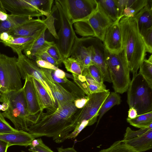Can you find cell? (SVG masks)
Masks as SVG:
<instances>
[{
    "instance_id": "obj_46",
    "label": "cell",
    "mask_w": 152,
    "mask_h": 152,
    "mask_svg": "<svg viewBox=\"0 0 152 152\" xmlns=\"http://www.w3.org/2000/svg\"><path fill=\"white\" fill-rule=\"evenodd\" d=\"M138 115L136 110L133 107L129 108L128 111V118L132 119L136 118Z\"/></svg>"
},
{
    "instance_id": "obj_34",
    "label": "cell",
    "mask_w": 152,
    "mask_h": 152,
    "mask_svg": "<svg viewBox=\"0 0 152 152\" xmlns=\"http://www.w3.org/2000/svg\"><path fill=\"white\" fill-rule=\"evenodd\" d=\"M145 44L147 52L152 53V28L146 30L140 34Z\"/></svg>"
},
{
    "instance_id": "obj_47",
    "label": "cell",
    "mask_w": 152,
    "mask_h": 152,
    "mask_svg": "<svg viewBox=\"0 0 152 152\" xmlns=\"http://www.w3.org/2000/svg\"><path fill=\"white\" fill-rule=\"evenodd\" d=\"M9 147V145L7 142L0 139V152H7Z\"/></svg>"
},
{
    "instance_id": "obj_40",
    "label": "cell",
    "mask_w": 152,
    "mask_h": 152,
    "mask_svg": "<svg viewBox=\"0 0 152 152\" xmlns=\"http://www.w3.org/2000/svg\"><path fill=\"white\" fill-rule=\"evenodd\" d=\"M37 65L40 68L56 70L58 68L51 63L41 59H36L35 61Z\"/></svg>"
},
{
    "instance_id": "obj_51",
    "label": "cell",
    "mask_w": 152,
    "mask_h": 152,
    "mask_svg": "<svg viewBox=\"0 0 152 152\" xmlns=\"http://www.w3.org/2000/svg\"><path fill=\"white\" fill-rule=\"evenodd\" d=\"M21 152H26L23 151H22Z\"/></svg>"
},
{
    "instance_id": "obj_10",
    "label": "cell",
    "mask_w": 152,
    "mask_h": 152,
    "mask_svg": "<svg viewBox=\"0 0 152 152\" xmlns=\"http://www.w3.org/2000/svg\"><path fill=\"white\" fill-rule=\"evenodd\" d=\"M110 93L108 89L106 91L88 95V99L85 105L82 108L78 109L75 114L74 121L76 126L83 121H89L88 126L96 122L99 111Z\"/></svg>"
},
{
    "instance_id": "obj_45",
    "label": "cell",
    "mask_w": 152,
    "mask_h": 152,
    "mask_svg": "<svg viewBox=\"0 0 152 152\" xmlns=\"http://www.w3.org/2000/svg\"><path fill=\"white\" fill-rule=\"evenodd\" d=\"M54 74L57 77L63 79L66 77V73L59 68L54 70Z\"/></svg>"
},
{
    "instance_id": "obj_7",
    "label": "cell",
    "mask_w": 152,
    "mask_h": 152,
    "mask_svg": "<svg viewBox=\"0 0 152 152\" xmlns=\"http://www.w3.org/2000/svg\"><path fill=\"white\" fill-rule=\"evenodd\" d=\"M113 22L98 6L88 19L76 22L73 25L75 33L82 37H94L103 42L106 31Z\"/></svg>"
},
{
    "instance_id": "obj_2",
    "label": "cell",
    "mask_w": 152,
    "mask_h": 152,
    "mask_svg": "<svg viewBox=\"0 0 152 152\" xmlns=\"http://www.w3.org/2000/svg\"><path fill=\"white\" fill-rule=\"evenodd\" d=\"M119 24L129 71L133 75L137 73L141 64L145 58L147 50L134 18L123 16Z\"/></svg>"
},
{
    "instance_id": "obj_23",
    "label": "cell",
    "mask_w": 152,
    "mask_h": 152,
    "mask_svg": "<svg viewBox=\"0 0 152 152\" xmlns=\"http://www.w3.org/2000/svg\"><path fill=\"white\" fill-rule=\"evenodd\" d=\"M32 80L40 111H43L44 110L49 107L57 106L42 85L38 81L32 77Z\"/></svg>"
},
{
    "instance_id": "obj_16",
    "label": "cell",
    "mask_w": 152,
    "mask_h": 152,
    "mask_svg": "<svg viewBox=\"0 0 152 152\" xmlns=\"http://www.w3.org/2000/svg\"><path fill=\"white\" fill-rule=\"evenodd\" d=\"M43 75L53 95L57 107H61L67 103L74 102L79 98L67 90L60 84Z\"/></svg>"
},
{
    "instance_id": "obj_20",
    "label": "cell",
    "mask_w": 152,
    "mask_h": 152,
    "mask_svg": "<svg viewBox=\"0 0 152 152\" xmlns=\"http://www.w3.org/2000/svg\"><path fill=\"white\" fill-rule=\"evenodd\" d=\"M45 31L23 51L24 54L29 59L35 61L55 42L45 40Z\"/></svg>"
},
{
    "instance_id": "obj_19",
    "label": "cell",
    "mask_w": 152,
    "mask_h": 152,
    "mask_svg": "<svg viewBox=\"0 0 152 152\" xmlns=\"http://www.w3.org/2000/svg\"><path fill=\"white\" fill-rule=\"evenodd\" d=\"M34 139L28 132L21 130L0 134V139L7 142L9 147L19 145L26 147L30 145Z\"/></svg>"
},
{
    "instance_id": "obj_21",
    "label": "cell",
    "mask_w": 152,
    "mask_h": 152,
    "mask_svg": "<svg viewBox=\"0 0 152 152\" xmlns=\"http://www.w3.org/2000/svg\"><path fill=\"white\" fill-rule=\"evenodd\" d=\"M47 29H43L31 36L13 37L9 42L3 44L5 46L11 48L12 51L18 55L22 53L23 51L38 38Z\"/></svg>"
},
{
    "instance_id": "obj_17",
    "label": "cell",
    "mask_w": 152,
    "mask_h": 152,
    "mask_svg": "<svg viewBox=\"0 0 152 152\" xmlns=\"http://www.w3.org/2000/svg\"><path fill=\"white\" fill-rule=\"evenodd\" d=\"M93 37H91L89 45H86L85 37L79 38L78 43L71 56L75 58L80 64L83 71L93 65L91 59V42Z\"/></svg>"
},
{
    "instance_id": "obj_52",
    "label": "cell",
    "mask_w": 152,
    "mask_h": 152,
    "mask_svg": "<svg viewBox=\"0 0 152 152\" xmlns=\"http://www.w3.org/2000/svg\"><path fill=\"white\" fill-rule=\"evenodd\" d=\"M38 152V151H35V152Z\"/></svg>"
},
{
    "instance_id": "obj_49",
    "label": "cell",
    "mask_w": 152,
    "mask_h": 152,
    "mask_svg": "<svg viewBox=\"0 0 152 152\" xmlns=\"http://www.w3.org/2000/svg\"><path fill=\"white\" fill-rule=\"evenodd\" d=\"M2 104L3 107L1 111L4 112L8 109L9 107V105L6 102H2Z\"/></svg>"
},
{
    "instance_id": "obj_11",
    "label": "cell",
    "mask_w": 152,
    "mask_h": 152,
    "mask_svg": "<svg viewBox=\"0 0 152 152\" xmlns=\"http://www.w3.org/2000/svg\"><path fill=\"white\" fill-rule=\"evenodd\" d=\"M138 152H144L152 148V124L146 128L132 130L129 127L126 129L123 140Z\"/></svg>"
},
{
    "instance_id": "obj_29",
    "label": "cell",
    "mask_w": 152,
    "mask_h": 152,
    "mask_svg": "<svg viewBox=\"0 0 152 152\" xmlns=\"http://www.w3.org/2000/svg\"><path fill=\"white\" fill-rule=\"evenodd\" d=\"M139 73L152 89V55L149 58L145 59L139 67Z\"/></svg>"
},
{
    "instance_id": "obj_15",
    "label": "cell",
    "mask_w": 152,
    "mask_h": 152,
    "mask_svg": "<svg viewBox=\"0 0 152 152\" xmlns=\"http://www.w3.org/2000/svg\"><path fill=\"white\" fill-rule=\"evenodd\" d=\"M119 20H117L109 27L103 41L104 47L110 52L114 53H118L124 49Z\"/></svg>"
},
{
    "instance_id": "obj_4",
    "label": "cell",
    "mask_w": 152,
    "mask_h": 152,
    "mask_svg": "<svg viewBox=\"0 0 152 152\" xmlns=\"http://www.w3.org/2000/svg\"><path fill=\"white\" fill-rule=\"evenodd\" d=\"M105 59L114 92L127 91L130 81V71L124 49L114 53L104 49Z\"/></svg>"
},
{
    "instance_id": "obj_30",
    "label": "cell",
    "mask_w": 152,
    "mask_h": 152,
    "mask_svg": "<svg viewBox=\"0 0 152 152\" xmlns=\"http://www.w3.org/2000/svg\"><path fill=\"white\" fill-rule=\"evenodd\" d=\"M82 74L85 77L90 94L101 92L108 90L104 84L99 83L93 78L89 74L87 68L83 71Z\"/></svg>"
},
{
    "instance_id": "obj_25",
    "label": "cell",
    "mask_w": 152,
    "mask_h": 152,
    "mask_svg": "<svg viewBox=\"0 0 152 152\" xmlns=\"http://www.w3.org/2000/svg\"><path fill=\"white\" fill-rule=\"evenodd\" d=\"M148 2V0H125L123 16L134 18Z\"/></svg>"
},
{
    "instance_id": "obj_39",
    "label": "cell",
    "mask_w": 152,
    "mask_h": 152,
    "mask_svg": "<svg viewBox=\"0 0 152 152\" xmlns=\"http://www.w3.org/2000/svg\"><path fill=\"white\" fill-rule=\"evenodd\" d=\"M73 77V79L74 83L81 89L86 95L90 94L89 91L88 89L86 81H83L80 80L78 78L77 75L72 74Z\"/></svg>"
},
{
    "instance_id": "obj_12",
    "label": "cell",
    "mask_w": 152,
    "mask_h": 152,
    "mask_svg": "<svg viewBox=\"0 0 152 152\" xmlns=\"http://www.w3.org/2000/svg\"><path fill=\"white\" fill-rule=\"evenodd\" d=\"M18 56L17 64L22 78L25 80L27 77L30 76L37 80L47 90L53 102L56 104L52 93L42 73L41 68L38 66L34 61L29 59L22 53Z\"/></svg>"
},
{
    "instance_id": "obj_28",
    "label": "cell",
    "mask_w": 152,
    "mask_h": 152,
    "mask_svg": "<svg viewBox=\"0 0 152 152\" xmlns=\"http://www.w3.org/2000/svg\"><path fill=\"white\" fill-rule=\"evenodd\" d=\"M126 121L130 125L140 129L148 128L152 124V111L138 115L134 119L127 118Z\"/></svg>"
},
{
    "instance_id": "obj_5",
    "label": "cell",
    "mask_w": 152,
    "mask_h": 152,
    "mask_svg": "<svg viewBox=\"0 0 152 152\" xmlns=\"http://www.w3.org/2000/svg\"><path fill=\"white\" fill-rule=\"evenodd\" d=\"M127 91V102L138 115L152 111V89L139 73L133 75Z\"/></svg>"
},
{
    "instance_id": "obj_8",
    "label": "cell",
    "mask_w": 152,
    "mask_h": 152,
    "mask_svg": "<svg viewBox=\"0 0 152 152\" xmlns=\"http://www.w3.org/2000/svg\"><path fill=\"white\" fill-rule=\"evenodd\" d=\"M17 58L0 53V93L17 91L23 87Z\"/></svg>"
},
{
    "instance_id": "obj_41",
    "label": "cell",
    "mask_w": 152,
    "mask_h": 152,
    "mask_svg": "<svg viewBox=\"0 0 152 152\" xmlns=\"http://www.w3.org/2000/svg\"><path fill=\"white\" fill-rule=\"evenodd\" d=\"M41 59L47 61L58 67L60 64L59 63L50 56L47 52V51L43 53L39 58L36 59ZM35 59V60H36Z\"/></svg>"
},
{
    "instance_id": "obj_48",
    "label": "cell",
    "mask_w": 152,
    "mask_h": 152,
    "mask_svg": "<svg viewBox=\"0 0 152 152\" xmlns=\"http://www.w3.org/2000/svg\"><path fill=\"white\" fill-rule=\"evenodd\" d=\"M58 152H77L73 147L63 148L61 147L57 148Z\"/></svg>"
},
{
    "instance_id": "obj_9",
    "label": "cell",
    "mask_w": 152,
    "mask_h": 152,
    "mask_svg": "<svg viewBox=\"0 0 152 152\" xmlns=\"http://www.w3.org/2000/svg\"><path fill=\"white\" fill-rule=\"evenodd\" d=\"M66 10L72 24L88 19L98 10L96 0H58Z\"/></svg>"
},
{
    "instance_id": "obj_24",
    "label": "cell",
    "mask_w": 152,
    "mask_h": 152,
    "mask_svg": "<svg viewBox=\"0 0 152 152\" xmlns=\"http://www.w3.org/2000/svg\"><path fill=\"white\" fill-rule=\"evenodd\" d=\"M32 18L29 17L9 14L7 20L0 23V34L3 32L10 31ZM0 42H1L0 39Z\"/></svg>"
},
{
    "instance_id": "obj_44",
    "label": "cell",
    "mask_w": 152,
    "mask_h": 152,
    "mask_svg": "<svg viewBox=\"0 0 152 152\" xmlns=\"http://www.w3.org/2000/svg\"><path fill=\"white\" fill-rule=\"evenodd\" d=\"M13 37L7 32H3L0 34V39L3 43L9 42Z\"/></svg>"
},
{
    "instance_id": "obj_50",
    "label": "cell",
    "mask_w": 152,
    "mask_h": 152,
    "mask_svg": "<svg viewBox=\"0 0 152 152\" xmlns=\"http://www.w3.org/2000/svg\"><path fill=\"white\" fill-rule=\"evenodd\" d=\"M2 107H3V106H2V104H0V111L2 109Z\"/></svg>"
},
{
    "instance_id": "obj_31",
    "label": "cell",
    "mask_w": 152,
    "mask_h": 152,
    "mask_svg": "<svg viewBox=\"0 0 152 152\" xmlns=\"http://www.w3.org/2000/svg\"><path fill=\"white\" fill-rule=\"evenodd\" d=\"M99 152H138L127 144L123 140L115 141L109 148Z\"/></svg>"
},
{
    "instance_id": "obj_36",
    "label": "cell",
    "mask_w": 152,
    "mask_h": 152,
    "mask_svg": "<svg viewBox=\"0 0 152 152\" xmlns=\"http://www.w3.org/2000/svg\"><path fill=\"white\" fill-rule=\"evenodd\" d=\"M47 52L60 64L62 63L63 59L55 42L48 48Z\"/></svg>"
},
{
    "instance_id": "obj_3",
    "label": "cell",
    "mask_w": 152,
    "mask_h": 152,
    "mask_svg": "<svg viewBox=\"0 0 152 152\" xmlns=\"http://www.w3.org/2000/svg\"><path fill=\"white\" fill-rule=\"evenodd\" d=\"M0 102L9 105L8 109L2 113L4 117L11 121L16 129L27 132L34 122L35 115L28 112L23 87L17 91L0 93Z\"/></svg>"
},
{
    "instance_id": "obj_32",
    "label": "cell",
    "mask_w": 152,
    "mask_h": 152,
    "mask_svg": "<svg viewBox=\"0 0 152 152\" xmlns=\"http://www.w3.org/2000/svg\"><path fill=\"white\" fill-rule=\"evenodd\" d=\"M63 63L67 71L77 75H82L81 66L77 60L72 56L64 60Z\"/></svg>"
},
{
    "instance_id": "obj_22",
    "label": "cell",
    "mask_w": 152,
    "mask_h": 152,
    "mask_svg": "<svg viewBox=\"0 0 152 152\" xmlns=\"http://www.w3.org/2000/svg\"><path fill=\"white\" fill-rule=\"evenodd\" d=\"M135 19L139 33L152 28V0H148L147 4L134 17Z\"/></svg>"
},
{
    "instance_id": "obj_18",
    "label": "cell",
    "mask_w": 152,
    "mask_h": 152,
    "mask_svg": "<svg viewBox=\"0 0 152 152\" xmlns=\"http://www.w3.org/2000/svg\"><path fill=\"white\" fill-rule=\"evenodd\" d=\"M23 88L26 102L27 110L29 114L35 115L40 111L34 86L30 76L27 77L25 80Z\"/></svg>"
},
{
    "instance_id": "obj_33",
    "label": "cell",
    "mask_w": 152,
    "mask_h": 152,
    "mask_svg": "<svg viewBox=\"0 0 152 152\" xmlns=\"http://www.w3.org/2000/svg\"><path fill=\"white\" fill-rule=\"evenodd\" d=\"M29 146L28 150L32 152H54L43 143L41 138L34 139Z\"/></svg>"
},
{
    "instance_id": "obj_6",
    "label": "cell",
    "mask_w": 152,
    "mask_h": 152,
    "mask_svg": "<svg viewBox=\"0 0 152 152\" xmlns=\"http://www.w3.org/2000/svg\"><path fill=\"white\" fill-rule=\"evenodd\" d=\"M60 20V28L56 43L63 60L72 55L79 38L77 36L73 24L66 10L58 0L55 1Z\"/></svg>"
},
{
    "instance_id": "obj_35",
    "label": "cell",
    "mask_w": 152,
    "mask_h": 152,
    "mask_svg": "<svg viewBox=\"0 0 152 152\" xmlns=\"http://www.w3.org/2000/svg\"><path fill=\"white\" fill-rule=\"evenodd\" d=\"M87 69L89 74L94 79L101 84H104L103 76L96 66L92 65L89 66Z\"/></svg>"
},
{
    "instance_id": "obj_43",
    "label": "cell",
    "mask_w": 152,
    "mask_h": 152,
    "mask_svg": "<svg viewBox=\"0 0 152 152\" xmlns=\"http://www.w3.org/2000/svg\"><path fill=\"white\" fill-rule=\"evenodd\" d=\"M88 99V95L77 98L74 101L75 105L77 109H81L85 105Z\"/></svg>"
},
{
    "instance_id": "obj_13",
    "label": "cell",
    "mask_w": 152,
    "mask_h": 152,
    "mask_svg": "<svg viewBox=\"0 0 152 152\" xmlns=\"http://www.w3.org/2000/svg\"><path fill=\"white\" fill-rule=\"evenodd\" d=\"M0 3L11 14L32 18L44 15L34 6L31 0H0Z\"/></svg>"
},
{
    "instance_id": "obj_53",
    "label": "cell",
    "mask_w": 152,
    "mask_h": 152,
    "mask_svg": "<svg viewBox=\"0 0 152 152\" xmlns=\"http://www.w3.org/2000/svg\"><path fill=\"white\" fill-rule=\"evenodd\" d=\"M0 88H1V86H0Z\"/></svg>"
},
{
    "instance_id": "obj_37",
    "label": "cell",
    "mask_w": 152,
    "mask_h": 152,
    "mask_svg": "<svg viewBox=\"0 0 152 152\" xmlns=\"http://www.w3.org/2000/svg\"><path fill=\"white\" fill-rule=\"evenodd\" d=\"M17 130L6 121L2 113L0 111V134L15 132Z\"/></svg>"
},
{
    "instance_id": "obj_38",
    "label": "cell",
    "mask_w": 152,
    "mask_h": 152,
    "mask_svg": "<svg viewBox=\"0 0 152 152\" xmlns=\"http://www.w3.org/2000/svg\"><path fill=\"white\" fill-rule=\"evenodd\" d=\"M89 121H83L77 125L74 130L68 136L67 139H74L86 126H88Z\"/></svg>"
},
{
    "instance_id": "obj_14",
    "label": "cell",
    "mask_w": 152,
    "mask_h": 152,
    "mask_svg": "<svg viewBox=\"0 0 152 152\" xmlns=\"http://www.w3.org/2000/svg\"><path fill=\"white\" fill-rule=\"evenodd\" d=\"M105 47L101 41L93 37L91 42V59L93 65L99 69L104 82L111 83L104 56Z\"/></svg>"
},
{
    "instance_id": "obj_27",
    "label": "cell",
    "mask_w": 152,
    "mask_h": 152,
    "mask_svg": "<svg viewBox=\"0 0 152 152\" xmlns=\"http://www.w3.org/2000/svg\"><path fill=\"white\" fill-rule=\"evenodd\" d=\"M96 0L99 7L113 22L118 20L115 0Z\"/></svg>"
},
{
    "instance_id": "obj_42",
    "label": "cell",
    "mask_w": 152,
    "mask_h": 152,
    "mask_svg": "<svg viewBox=\"0 0 152 152\" xmlns=\"http://www.w3.org/2000/svg\"><path fill=\"white\" fill-rule=\"evenodd\" d=\"M118 12V19L123 17V13L125 7V0H115Z\"/></svg>"
},
{
    "instance_id": "obj_1",
    "label": "cell",
    "mask_w": 152,
    "mask_h": 152,
    "mask_svg": "<svg viewBox=\"0 0 152 152\" xmlns=\"http://www.w3.org/2000/svg\"><path fill=\"white\" fill-rule=\"evenodd\" d=\"M40 111L35 115L33 123L27 132L35 139L42 137L52 138L59 143L67 139L75 128L74 116L78 109L74 102L60 107L53 106Z\"/></svg>"
},
{
    "instance_id": "obj_26",
    "label": "cell",
    "mask_w": 152,
    "mask_h": 152,
    "mask_svg": "<svg viewBox=\"0 0 152 152\" xmlns=\"http://www.w3.org/2000/svg\"><path fill=\"white\" fill-rule=\"evenodd\" d=\"M121 102L119 94L115 92H110L104 101L98 112V119L96 126L103 115L115 105H118Z\"/></svg>"
}]
</instances>
